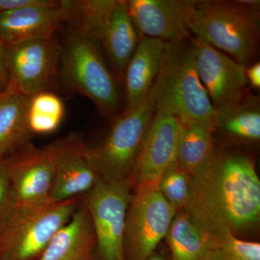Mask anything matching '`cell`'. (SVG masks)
<instances>
[{
  "instance_id": "obj_16",
  "label": "cell",
  "mask_w": 260,
  "mask_h": 260,
  "mask_svg": "<svg viewBox=\"0 0 260 260\" xmlns=\"http://www.w3.org/2000/svg\"><path fill=\"white\" fill-rule=\"evenodd\" d=\"M166 42L143 37L124 71L126 107L140 105L148 99L161 68Z\"/></svg>"
},
{
  "instance_id": "obj_31",
  "label": "cell",
  "mask_w": 260,
  "mask_h": 260,
  "mask_svg": "<svg viewBox=\"0 0 260 260\" xmlns=\"http://www.w3.org/2000/svg\"><path fill=\"white\" fill-rule=\"evenodd\" d=\"M248 11L251 14L259 19L260 17V1L259 0H239Z\"/></svg>"
},
{
  "instance_id": "obj_19",
  "label": "cell",
  "mask_w": 260,
  "mask_h": 260,
  "mask_svg": "<svg viewBox=\"0 0 260 260\" xmlns=\"http://www.w3.org/2000/svg\"><path fill=\"white\" fill-rule=\"evenodd\" d=\"M140 39L130 16L127 1L116 0L99 44L105 49L116 74H124Z\"/></svg>"
},
{
  "instance_id": "obj_29",
  "label": "cell",
  "mask_w": 260,
  "mask_h": 260,
  "mask_svg": "<svg viewBox=\"0 0 260 260\" xmlns=\"http://www.w3.org/2000/svg\"><path fill=\"white\" fill-rule=\"evenodd\" d=\"M246 78L248 84L251 88L259 90L260 88V63L259 61L251 63L246 68Z\"/></svg>"
},
{
  "instance_id": "obj_5",
  "label": "cell",
  "mask_w": 260,
  "mask_h": 260,
  "mask_svg": "<svg viewBox=\"0 0 260 260\" xmlns=\"http://www.w3.org/2000/svg\"><path fill=\"white\" fill-rule=\"evenodd\" d=\"M155 112L150 98L137 107H126L99 140L85 143V153L99 177L129 179Z\"/></svg>"
},
{
  "instance_id": "obj_18",
  "label": "cell",
  "mask_w": 260,
  "mask_h": 260,
  "mask_svg": "<svg viewBox=\"0 0 260 260\" xmlns=\"http://www.w3.org/2000/svg\"><path fill=\"white\" fill-rule=\"evenodd\" d=\"M212 130L238 143H259V96L248 92L239 102L215 109Z\"/></svg>"
},
{
  "instance_id": "obj_28",
  "label": "cell",
  "mask_w": 260,
  "mask_h": 260,
  "mask_svg": "<svg viewBox=\"0 0 260 260\" xmlns=\"http://www.w3.org/2000/svg\"><path fill=\"white\" fill-rule=\"evenodd\" d=\"M39 0H0V14L37 4Z\"/></svg>"
},
{
  "instance_id": "obj_12",
  "label": "cell",
  "mask_w": 260,
  "mask_h": 260,
  "mask_svg": "<svg viewBox=\"0 0 260 260\" xmlns=\"http://www.w3.org/2000/svg\"><path fill=\"white\" fill-rule=\"evenodd\" d=\"M49 146L54 162L50 200L82 198L91 190L99 177L85 153L83 138L70 133Z\"/></svg>"
},
{
  "instance_id": "obj_26",
  "label": "cell",
  "mask_w": 260,
  "mask_h": 260,
  "mask_svg": "<svg viewBox=\"0 0 260 260\" xmlns=\"http://www.w3.org/2000/svg\"><path fill=\"white\" fill-rule=\"evenodd\" d=\"M158 187L168 203L177 210H184L189 201L191 175L176 161L168 168L158 181Z\"/></svg>"
},
{
  "instance_id": "obj_20",
  "label": "cell",
  "mask_w": 260,
  "mask_h": 260,
  "mask_svg": "<svg viewBox=\"0 0 260 260\" xmlns=\"http://www.w3.org/2000/svg\"><path fill=\"white\" fill-rule=\"evenodd\" d=\"M28 101L10 87L0 93V159L30 142Z\"/></svg>"
},
{
  "instance_id": "obj_22",
  "label": "cell",
  "mask_w": 260,
  "mask_h": 260,
  "mask_svg": "<svg viewBox=\"0 0 260 260\" xmlns=\"http://www.w3.org/2000/svg\"><path fill=\"white\" fill-rule=\"evenodd\" d=\"M165 239L171 260H205L208 237L191 221L185 210L176 214Z\"/></svg>"
},
{
  "instance_id": "obj_6",
  "label": "cell",
  "mask_w": 260,
  "mask_h": 260,
  "mask_svg": "<svg viewBox=\"0 0 260 260\" xmlns=\"http://www.w3.org/2000/svg\"><path fill=\"white\" fill-rule=\"evenodd\" d=\"M59 60L64 83L88 98L101 114L109 116L119 110V90L96 42L71 29L59 47Z\"/></svg>"
},
{
  "instance_id": "obj_11",
  "label": "cell",
  "mask_w": 260,
  "mask_h": 260,
  "mask_svg": "<svg viewBox=\"0 0 260 260\" xmlns=\"http://www.w3.org/2000/svg\"><path fill=\"white\" fill-rule=\"evenodd\" d=\"M198 75L213 109L239 102L246 93V67L203 42L191 38Z\"/></svg>"
},
{
  "instance_id": "obj_27",
  "label": "cell",
  "mask_w": 260,
  "mask_h": 260,
  "mask_svg": "<svg viewBox=\"0 0 260 260\" xmlns=\"http://www.w3.org/2000/svg\"><path fill=\"white\" fill-rule=\"evenodd\" d=\"M17 206L13 186L0 162V223L14 212Z\"/></svg>"
},
{
  "instance_id": "obj_8",
  "label": "cell",
  "mask_w": 260,
  "mask_h": 260,
  "mask_svg": "<svg viewBox=\"0 0 260 260\" xmlns=\"http://www.w3.org/2000/svg\"><path fill=\"white\" fill-rule=\"evenodd\" d=\"M133 190L129 178L107 180L99 177L93 189L82 197L93 223L101 260H125L126 215Z\"/></svg>"
},
{
  "instance_id": "obj_3",
  "label": "cell",
  "mask_w": 260,
  "mask_h": 260,
  "mask_svg": "<svg viewBox=\"0 0 260 260\" xmlns=\"http://www.w3.org/2000/svg\"><path fill=\"white\" fill-rule=\"evenodd\" d=\"M189 31L246 68L259 51V19L239 0L197 1Z\"/></svg>"
},
{
  "instance_id": "obj_24",
  "label": "cell",
  "mask_w": 260,
  "mask_h": 260,
  "mask_svg": "<svg viewBox=\"0 0 260 260\" xmlns=\"http://www.w3.org/2000/svg\"><path fill=\"white\" fill-rule=\"evenodd\" d=\"M64 115L62 101L51 92H40L29 98L28 123L34 134H49L60 126Z\"/></svg>"
},
{
  "instance_id": "obj_17",
  "label": "cell",
  "mask_w": 260,
  "mask_h": 260,
  "mask_svg": "<svg viewBox=\"0 0 260 260\" xmlns=\"http://www.w3.org/2000/svg\"><path fill=\"white\" fill-rule=\"evenodd\" d=\"M95 246L93 223L82 199L69 221L56 233L37 260H90Z\"/></svg>"
},
{
  "instance_id": "obj_25",
  "label": "cell",
  "mask_w": 260,
  "mask_h": 260,
  "mask_svg": "<svg viewBox=\"0 0 260 260\" xmlns=\"http://www.w3.org/2000/svg\"><path fill=\"white\" fill-rule=\"evenodd\" d=\"M208 253L205 260H260V244L239 239L229 232L205 234Z\"/></svg>"
},
{
  "instance_id": "obj_7",
  "label": "cell",
  "mask_w": 260,
  "mask_h": 260,
  "mask_svg": "<svg viewBox=\"0 0 260 260\" xmlns=\"http://www.w3.org/2000/svg\"><path fill=\"white\" fill-rule=\"evenodd\" d=\"M124 230L125 260H148L165 239L177 211L159 191L158 183L135 186Z\"/></svg>"
},
{
  "instance_id": "obj_2",
  "label": "cell",
  "mask_w": 260,
  "mask_h": 260,
  "mask_svg": "<svg viewBox=\"0 0 260 260\" xmlns=\"http://www.w3.org/2000/svg\"><path fill=\"white\" fill-rule=\"evenodd\" d=\"M156 112L211 127L215 109L197 70L191 38L166 42L161 68L149 95Z\"/></svg>"
},
{
  "instance_id": "obj_1",
  "label": "cell",
  "mask_w": 260,
  "mask_h": 260,
  "mask_svg": "<svg viewBox=\"0 0 260 260\" xmlns=\"http://www.w3.org/2000/svg\"><path fill=\"white\" fill-rule=\"evenodd\" d=\"M185 210L205 234H234L259 223L260 180L250 155L215 148L191 175Z\"/></svg>"
},
{
  "instance_id": "obj_15",
  "label": "cell",
  "mask_w": 260,
  "mask_h": 260,
  "mask_svg": "<svg viewBox=\"0 0 260 260\" xmlns=\"http://www.w3.org/2000/svg\"><path fill=\"white\" fill-rule=\"evenodd\" d=\"M68 19V1L39 0L37 4L0 14V41L7 46L52 39Z\"/></svg>"
},
{
  "instance_id": "obj_4",
  "label": "cell",
  "mask_w": 260,
  "mask_h": 260,
  "mask_svg": "<svg viewBox=\"0 0 260 260\" xmlns=\"http://www.w3.org/2000/svg\"><path fill=\"white\" fill-rule=\"evenodd\" d=\"M82 198L18 205L0 223V260H37L69 221Z\"/></svg>"
},
{
  "instance_id": "obj_21",
  "label": "cell",
  "mask_w": 260,
  "mask_h": 260,
  "mask_svg": "<svg viewBox=\"0 0 260 260\" xmlns=\"http://www.w3.org/2000/svg\"><path fill=\"white\" fill-rule=\"evenodd\" d=\"M179 121L177 162L189 175H192L204 165L215 150L213 130L200 121Z\"/></svg>"
},
{
  "instance_id": "obj_10",
  "label": "cell",
  "mask_w": 260,
  "mask_h": 260,
  "mask_svg": "<svg viewBox=\"0 0 260 260\" xmlns=\"http://www.w3.org/2000/svg\"><path fill=\"white\" fill-rule=\"evenodd\" d=\"M14 191L17 205H36L50 200L54 162L49 145L30 142L0 159Z\"/></svg>"
},
{
  "instance_id": "obj_30",
  "label": "cell",
  "mask_w": 260,
  "mask_h": 260,
  "mask_svg": "<svg viewBox=\"0 0 260 260\" xmlns=\"http://www.w3.org/2000/svg\"><path fill=\"white\" fill-rule=\"evenodd\" d=\"M9 83V76L5 63L4 45L0 41V93L5 91Z\"/></svg>"
},
{
  "instance_id": "obj_23",
  "label": "cell",
  "mask_w": 260,
  "mask_h": 260,
  "mask_svg": "<svg viewBox=\"0 0 260 260\" xmlns=\"http://www.w3.org/2000/svg\"><path fill=\"white\" fill-rule=\"evenodd\" d=\"M116 0L68 1V19L73 30L96 42L101 39Z\"/></svg>"
},
{
  "instance_id": "obj_13",
  "label": "cell",
  "mask_w": 260,
  "mask_h": 260,
  "mask_svg": "<svg viewBox=\"0 0 260 260\" xmlns=\"http://www.w3.org/2000/svg\"><path fill=\"white\" fill-rule=\"evenodd\" d=\"M179 132L180 121L178 118L155 112L130 174L134 188L158 183L168 168L177 161Z\"/></svg>"
},
{
  "instance_id": "obj_9",
  "label": "cell",
  "mask_w": 260,
  "mask_h": 260,
  "mask_svg": "<svg viewBox=\"0 0 260 260\" xmlns=\"http://www.w3.org/2000/svg\"><path fill=\"white\" fill-rule=\"evenodd\" d=\"M8 86L30 98L47 90L59 59L53 39H38L4 46Z\"/></svg>"
},
{
  "instance_id": "obj_14",
  "label": "cell",
  "mask_w": 260,
  "mask_h": 260,
  "mask_svg": "<svg viewBox=\"0 0 260 260\" xmlns=\"http://www.w3.org/2000/svg\"><path fill=\"white\" fill-rule=\"evenodd\" d=\"M197 1L129 0L128 9L140 36L174 42L189 37Z\"/></svg>"
},
{
  "instance_id": "obj_32",
  "label": "cell",
  "mask_w": 260,
  "mask_h": 260,
  "mask_svg": "<svg viewBox=\"0 0 260 260\" xmlns=\"http://www.w3.org/2000/svg\"><path fill=\"white\" fill-rule=\"evenodd\" d=\"M148 260H171V259L168 257L164 253L156 252V251H155L153 255L150 256Z\"/></svg>"
}]
</instances>
